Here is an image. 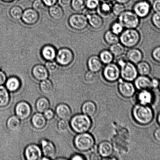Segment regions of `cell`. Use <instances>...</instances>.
<instances>
[{"label": "cell", "instance_id": "obj_15", "mask_svg": "<svg viewBox=\"0 0 160 160\" xmlns=\"http://www.w3.org/2000/svg\"><path fill=\"white\" fill-rule=\"evenodd\" d=\"M87 66L88 70L97 74L102 70L103 64L98 55H92L87 59Z\"/></svg>", "mask_w": 160, "mask_h": 160}, {"label": "cell", "instance_id": "obj_58", "mask_svg": "<svg viewBox=\"0 0 160 160\" xmlns=\"http://www.w3.org/2000/svg\"><path fill=\"white\" fill-rule=\"evenodd\" d=\"M101 2H109L113 3L115 0H100Z\"/></svg>", "mask_w": 160, "mask_h": 160}, {"label": "cell", "instance_id": "obj_12", "mask_svg": "<svg viewBox=\"0 0 160 160\" xmlns=\"http://www.w3.org/2000/svg\"><path fill=\"white\" fill-rule=\"evenodd\" d=\"M56 58L59 65L62 66H67L73 62L74 55L73 51L69 48H62L58 51Z\"/></svg>", "mask_w": 160, "mask_h": 160}, {"label": "cell", "instance_id": "obj_8", "mask_svg": "<svg viewBox=\"0 0 160 160\" xmlns=\"http://www.w3.org/2000/svg\"><path fill=\"white\" fill-rule=\"evenodd\" d=\"M69 23L72 29L78 31L85 30L89 26L87 17L84 13L73 14L69 18Z\"/></svg>", "mask_w": 160, "mask_h": 160}, {"label": "cell", "instance_id": "obj_51", "mask_svg": "<svg viewBox=\"0 0 160 160\" xmlns=\"http://www.w3.org/2000/svg\"><path fill=\"white\" fill-rule=\"evenodd\" d=\"M58 2L61 7L66 8L70 6L71 0H58Z\"/></svg>", "mask_w": 160, "mask_h": 160}, {"label": "cell", "instance_id": "obj_19", "mask_svg": "<svg viewBox=\"0 0 160 160\" xmlns=\"http://www.w3.org/2000/svg\"><path fill=\"white\" fill-rule=\"evenodd\" d=\"M114 148L112 144L108 141H103L99 144L98 147V154L101 157L106 158L111 157L113 153Z\"/></svg>", "mask_w": 160, "mask_h": 160}, {"label": "cell", "instance_id": "obj_24", "mask_svg": "<svg viewBox=\"0 0 160 160\" xmlns=\"http://www.w3.org/2000/svg\"><path fill=\"white\" fill-rule=\"evenodd\" d=\"M41 144L42 152L45 157L50 159L55 156L56 148L51 142L44 140L42 141Z\"/></svg>", "mask_w": 160, "mask_h": 160}, {"label": "cell", "instance_id": "obj_33", "mask_svg": "<svg viewBox=\"0 0 160 160\" xmlns=\"http://www.w3.org/2000/svg\"><path fill=\"white\" fill-rule=\"evenodd\" d=\"M21 125L20 119L17 116H12L8 119L7 126L11 131H16L19 129Z\"/></svg>", "mask_w": 160, "mask_h": 160}, {"label": "cell", "instance_id": "obj_35", "mask_svg": "<svg viewBox=\"0 0 160 160\" xmlns=\"http://www.w3.org/2000/svg\"><path fill=\"white\" fill-rule=\"evenodd\" d=\"M36 109L39 112H44L49 109L50 103L46 98L42 97L39 98L36 102Z\"/></svg>", "mask_w": 160, "mask_h": 160}, {"label": "cell", "instance_id": "obj_21", "mask_svg": "<svg viewBox=\"0 0 160 160\" xmlns=\"http://www.w3.org/2000/svg\"><path fill=\"white\" fill-rule=\"evenodd\" d=\"M49 72L46 67L41 65H37L33 68L32 74L36 79L39 81H43L48 79Z\"/></svg>", "mask_w": 160, "mask_h": 160}, {"label": "cell", "instance_id": "obj_13", "mask_svg": "<svg viewBox=\"0 0 160 160\" xmlns=\"http://www.w3.org/2000/svg\"><path fill=\"white\" fill-rule=\"evenodd\" d=\"M136 95V101L139 104L150 106L154 101V95L151 89L139 90Z\"/></svg>", "mask_w": 160, "mask_h": 160}, {"label": "cell", "instance_id": "obj_34", "mask_svg": "<svg viewBox=\"0 0 160 160\" xmlns=\"http://www.w3.org/2000/svg\"><path fill=\"white\" fill-rule=\"evenodd\" d=\"M86 0H71L70 6L74 11L78 13H83L86 10Z\"/></svg>", "mask_w": 160, "mask_h": 160}, {"label": "cell", "instance_id": "obj_25", "mask_svg": "<svg viewBox=\"0 0 160 160\" xmlns=\"http://www.w3.org/2000/svg\"><path fill=\"white\" fill-rule=\"evenodd\" d=\"M56 113L62 120H68L72 116L71 109L66 104H60L56 108Z\"/></svg>", "mask_w": 160, "mask_h": 160}, {"label": "cell", "instance_id": "obj_27", "mask_svg": "<svg viewBox=\"0 0 160 160\" xmlns=\"http://www.w3.org/2000/svg\"><path fill=\"white\" fill-rule=\"evenodd\" d=\"M136 66L139 75L149 76L151 74L152 67L149 62L142 60Z\"/></svg>", "mask_w": 160, "mask_h": 160}, {"label": "cell", "instance_id": "obj_60", "mask_svg": "<svg viewBox=\"0 0 160 160\" xmlns=\"http://www.w3.org/2000/svg\"><path fill=\"white\" fill-rule=\"evenodd\" d=\"M1 1L4 2H11L14 1V0H1Z\"/></svg>", "mask_w": 160, "mask_h": 160}, {"label": "cell", "instance_id": "obj_10", "mask_svg": "<svg viewBox=\"0 0 160 160\" xmlns=\"http://www.w3.org/2000/svg\"><path fill=\"white\" fill-rule=\"evenodd\" d=\"M117 89L119 93L124 98H129L134 96L136 94V89L132 82L119 80Z\"/></svg>", "mask_w": 160, "mask_h": 160}, {"label": "cell", "instance_id": "obj_22", "mask_svg": "<svg viewBox=\"0 0 160 160\" xmlns=\"http://www.w3.org/2000/svg\"><path fill=\"white\" fill-rule=\"evenodd\" d=\"M98 108L95 102L91 100L85 102L81 106L82 113L92 118L96 114Z\"/></svg>", "mask_w": 160, "mask_h": 160}, {"label": "cell", "instance_id": "obj_18", "mask_svg": "<svg viewBox=\"0 0 160 160\" xmlns=\"http://www.w3.org/2000/svg\"><path fill=\"white\" fill-rule=\"evenodd\" d=\"M15 112L19 118L21 120H25L30 115L31 107L26 102H20L16 107Z\"/></svg>", "mask_w": 160, "mask_h": 160}, {"label": "cell", "instance_id": "obj_31", "mask_svg": "<svg viewBox=\"0 0 160 160\" xmlns=\"http://www.w3.org/2000/svg\"><path fill=\"white\" fill-rule=\"evenodd\" d=\"M103 40L106 45L111 46L120 42L119 36L116 35L109 29L103 34Z\"/></svg>", "mask_w": 160, "mask_h": 160}, {"label": "cell", "instance_id": "obj_37", "mask_svg": "<svg viewBox=\"0 0 160 160\" xmlns=\"http://www.w3.org/2000/svg\"><path fill=\"white\" fill-rule=\"evenodd\" d=\"M6 86L8 90L10 92H15L18 90L20 87L19 80L15 77H12L7 80Z\"/></svg>", "mask_w": 160, "mask_h": 160}, {"label": "cell", "instance_id": "obj_14", "mask_svg": "<svg viewBox=\"0 0 160 160\" xmlns=\"http://www.w3.org/2000/svg\"><path fill=\"white\" fill-rule=\"evenodd\" d=\"M125 56L128 62L136 65L143 60L144 58L143 52L137 47L128 49Z\"/></svg>", "mask_w": 160, "mask_h": 160}, {"label": "cell", "instance_id": "obj_39", "mask_svg": "<svg viewBox=\"0 0 160 160\" xmlns=\"http://www.w3.org/2000/svg\"><path fill=\"white\" fill-rule=\"evenodd\" d=\"M125 29L123 25L118 21L116 20L112 22L110 26V30L117 36H120Z\"/></svg>", "mask_w": 160, "mask_h": 160}, {"label": "cell", "instance_id": "obj_54", "mask_svg": "<svg viewBox=\"0 0 160 160\" xmlns=\"http://www.w3.org/2000/svg\"><path fill=\"white\" fill-rule=\"evenodd\" d=\"M154 139L157 142H160V128H156L153 132Z\"/></svg>", "mask_w": 160, "mask_h": 160}, {"label": "cell", "instance_id": "obj_61", "mask_svg": "<svg viewBox=\"0 0 160 160\" xmlns=\"http://www.w3.org/2000/svg\"><path fill=\"white\" fill-rule=\"evenodd\" d=\"M158 88H159V90L160 92V79L159 80V87H158Z\"/></svg>", "mask_w": 160, "mask_h": 160}, {"label": "cell", "instance_id": "obj_36", "mask_svg": "<svg viewBox=\"0 0 160 160\" xmlns=\"http://www.w3.org/2000/svg\"><path fill=\"white\" fill-rule=\"evenodd\" d=\"M9 96L7 89L3 86H0V107H4L8 104Z\"/></svg>", "mask_w": 160, "mask_h": 160}, {"label": "cell", "instance_id": "obj_23", "mask_svg": "<svg viewBox=\"0 0 160 160\" xmlns=\"http://www.w3.org/2000/svg\"><path fill=\"white\" fill-rule=\"evenodd\" d=\"M112 2H101L96 12L103 18H107L112 14Z\"/></svg>", "mask_w": 160, "mask_h": 160}, {"label": "cell", "instance_id": "obj_41", "mask_svg": "<svg viewBox=\"0 0 160 160\" xmlns=\"http://www.w3.org/2000/svg\"><path fill=\"white\" fill-rule=\"evenodd\" d=\"M150 16V23L152 27L154 29L160 31V12H153Z\"/></svg>", "mask_w": 160, "mask_h": 160}, {"label": "cell", "instance_id": "obj_17", "mask_svg": "<svg viewBox=\"0 0 160 160\" xmlns=\"http://www.w3.org/2000/svg\"><path fill=\"white\" fill-rule=\"evenodd\" d=\"M134 82V84L136 89L139 91L152 89L151 78L149 76L138 75Z\"/></svg>", "mask_w": 160, "mask_h": 160}, {"label": "cell", "instance_id": "obj_49", "mask_svg": "<svg viewBox=\"0 0 160 160\" xmlns=\"http://www.w3.org/2000/svg\"><path fill=\"white\" fill-rule=\"evenodd\" d=\"M152 8L153 12H160V0H153Z\"/></svg>", "mask_w": 160, "mask_h": 160}, {"label": "cell", "instance_id": "obj_43", "mask_svg": "<svg viewBox=\"0 0 160 160\" xmlns=\"http://www.w3.org/2000/svg\"><path fill=\"white\" fill-rule=\"evenodd\" d=\"M23 12V9L18 6H13L9 11L11 17L16 20H19L22 18Z\"/></svg>", "mask_w": 160, "mask_h": 160}, {"label": "cell", "instance_id": "obj_57", "mask_svg": "<svg viewBox=\"0 0 160 160\" xmlns=\"http://www.w3.org/2000/svg\"><path fill=\"white\" fill-rule=\"evenodd\" d=\"M131 0H115L116 2L121 3V4H123L126 5L128 3H130Z\"/></svg>", "mask_w": 160, "mask_h": 160}, {"label": "cell", "instance_id": "obj_4", "mask_svg": "<svg viewBox=\"0 0 160 160\" xmlns=\"http://www.w3.org/2000/svg\"><path fill=\"white\" fill-rule=\"evenodd\" d=\"M74 144L77 149L81 152H88L92 149L95 145L94 136L88 132L80 133L75 137Z\"/></svg>", "mask_w": 160, "mask_h": 160}, {"label": "cell", "instance_id": "obj_28", "mask_svg": "<svg viewBox=\"0 0 160 160\" xmlns=\"http://www.w3.org/2000/svg\"><path fill=\"white\" fill-rule=\"evenodd\" d=\"M100 60L103 65L114 62L115 58L110 50L104 49L100 52L98 55Z\"/></svg>", "mask_w": 160, "mask_h": 160}, {"label": "cell", "instance_id": "obj_38", "mask_svg": "<svg viewBox=\"0 0 160 160\" xmlns=\"http://www.w3.org/2000/svg\"><path fill=\"white\" fill-rule=\"evenodd\" d=\"M41 90L44 94L49 95L53 92V85L52 82L49 80L45 79L40 83Z\"/></svg>", "mask_w": 160, "mask_h": 160}, {"label": "cell", "instance_id": "obj_32", "mask_svg": "<svg viewBox=\"0 0 160 160\" xmlns=\"http://www.w3.org/2000/svg\"><path fill=\"white\" fill-rule=\"evenodd\" d=\"M126 48L120 43L114 44L110 46L109 50L112 52L115 58H117L124 55L126 51Z\"/></svg>", "mask_w": 160, "mask_h": 160}, {"label": "cell", "instance_id": "obj_45", "mask_svg": "<svg viewBox=\"0 0 160 160\" xmlns=\"http://www.w3.org/2000/svg\"><path fill=\"white\" fill-rule=\"evenodd\" d=\"M46 7L42 0H35L33 3V9L38 12H44L46 9Z\"/></svg>", "mask_w": 160, "mask_h": 160}, {"label": "cell", "instance_id": "obj_9", "mask_svg": "<svg viewBox=\"0 0 160 160\" xmlns=\"http://www.w3.org/2000/svg\"><path fill=\"white\" fill-rule=\"evenodd\" d=\"M120 68L121 78L125 81L132 82L139 75L136 65L128 61Z\"/></svg>", "mask_w": 160, "mask_h": 160}, {"label": "cell", "instance_id": "obj_26", "mask_svg": "<svg viewBox=\"0 0 160 160\" xmlns=\"http://www.w3.org/2000/svg\"><path fill=\"white\" fill-rule=\"evenodd\" d=\"M56 54L55 48L51 45H45L42 48L41 55L43 59L47 62L54 61L56 58Z\"/></svg>", "mask_w": 160, "mask_h": 160}, {"label": "cell", "instance_id": "obj_44", "mask_svg": "<svg viewBox=\"0 0 160 160\" xmlns=\"http://www.w3.org/2000/svg\"><path fill=\"white\" fill-rule=\"evenodd\" d=\"M150 56L153 62L160 63V45L153 47Z\"/></svg>", "mask_w": 160, "mask_h": 160}, {"label": "cell", "instance_id": "obj_7", "mask_svg": "<svg viewBox=\"0 0 160 160\" xmlns=\"http://www.w3.org/2000/svg\"><path fill=\"white\" fill-rule=\"evenodd\" d=\"M101 71L103 79L107 82H115L120 79V69L115 62L105 65Z\"/></svg>", "mask_w": 160, "mask_h": 160}, {"label": "cell", "instance_id": "obj_1", "mask_svg": "<svg viewBox=\"0 0 160 160\" xmlns=\"http://www.w3.org/2000/svg\"><path fill=\"white\" fill-rule=\"evenodd\" d=\"M133 118L139 124L146 125L153 121L154 113L150 106L136 103L132 111Z\"/></svg>", "mask_w": 160, "mask_h": 160}, {"label": "cell", "instance_id": "obj_5", "mask_svg": "<svg viewBox=\"0 0 160 160\" xmlns=\"http://www.w3.org/2000/svg\"><path fill=\"white\" fill-rule=\"evenodd\" d=\"M117 20L125 29H138L141 23V19L132 10L126 9L117 17Z\"/></svg>", "mask_w": 160, "mask_h": 160}, {"label": "cell", "instance_id": "obj_29", "mask_svg": "<svg viewBox=\"0 0 160 160\" xmlns=\"http://www.w3.org/2000/svg\"><path fill=\"white\" fill-rule=\"evenodd\" d=\"M46 119L41 113H36L32 117L31 122L34 126L37 129H42L46 123Z\"/></svg>", "mask_w": 160, "mask_h": 160}, {"label": "cell", "instance_id": "obj_16", "mask_svg": "<svg viewBox=\"0 0 160 160\" xmlns=\"http://www.w3.org/2000/svg\"><path fill=\"white\" fill-rule=\"evenodd\" d=\"M39 18V12L34 9H28L23 12L22 19L25 24L32 25L38 21Z\"/></svg>", "mask_w": 160, "mask_h": 160}, {"label": "cell", "instance_id": "obj_52", "mask_svg": "<svg viewBox=\"0 0 160 160\" xmlns=\"http://www.w3.org/2000/svg\"><path fill=\"white\" fill-rule=\"evenodd\" d=\"M47 7H51L58 2V0H42Z\"/></svg>", "mask_w": 160, "mask_h": 160}, {"label": "cell", "instance_id": "obj_55", "mask_svg": "<svg viewBox=\"0 0 160 160\" xmlns=\"http://www.w3.org/2000/svg\"><path fill=\"white\" fill-rule=\"evenodd\" d=\"M6 80V76L4 72L0 71V86L4 84Z\"/></svg>", "mask_w": 160, "mask_h": 160}, {"label": "cell", "instance_id": "obj_11", "mask_svg": "<svg viewBox=\"0 0 160 160\" xmlns=\"http://www.w3.org/2000/svg\"><path fill=\"white\" fill-rule=\"evenodd\" d=\"M83 13L87 16L89 26L91 29L98 31L104 26V18L96 12H89L85 10Z\"/></svg>", "mask_w": 160, "mask_h": 160}, {"label": "cell", "instance_id": "obj_48", "mask_svg": "<svg viewBox=\"0 0 160 160\" xmlns=\"http://www.w3.org/2000/svg\"><path fill=\"white\" fill-rule=\"evenodd\" d=\"M57 127L58 129L61 132H65L69 129V123L68 121L62 120L58 122Z\"/></svg>", "mask_w": 160, "mask_h": 160}, {"label": "cell", "instance_id": "obj_50", "mask_svg": "<svg viewBox=\"0 0 160 160\" xmlns=\"http://www.w3.org/2000/svg\"><path fill=\"white\" fill-rule=\"evenodd\" d=\"M44 113V115L47 120H51L54 118V113L51 109H48Z\"/></svg>", "mask_w": 160, "mask_h": 160}, {"label": "cell", "instance_id": "obj_59", "mask_svg": "<svg viewBox=\"0 0 160 160\" xmlns=\"http://www.w3.org/2000/svg\"><path fill=\"white\" fill-rule=\"evenodd\" d=\"M157 121L158 124H159L160 126V112L158 114L157 118Z\"/></svg>", "mask_w": 160, "mask_h": 160}, {"label": "cell", "instance_id": "obj_6", "mask_svg": "<svg viewBox=\"0 0 160 160\" xmlns=\"http://www.w3.org/2000/svg\"><path fill=\"white\" fill-rule=\"evenodd\" d=\"M153 0H137L133 4L132 10L141 19L148 18L153 12Z\"/></svg>", "mask_w": 160, "mask_h": 160}, {"label": "cell", "instance_id": "obj_3", "mask_svg": "<svg viewBox=\"0 0 160 160\" xmlns=\"http://www.w3.org/2000/svg\"><path fill=\"white\" fill-rule=\"evenodd\" d=\"M70 126L75 132L80 134L89 132L92 126L91 118L84 114H76L72 118Z\"/></svg>", "mask_w": 160, "mask_h": 160}, {"label": "cell", "instance_id": "obj_20", "mask_svg": "<svg viewBox=\"0 0 160 160\" xmlns=\"http://www.w3.org/2000/svg\"><path fill=\"white\" fill-rule=\"evenodd\" d=\"M41 156V150L37 145H29L25 149V156L28 160L40 159Z\"/></svg>", "mask_w": 160, "mask_h": 160}, {"label": "cell", "instance_id": "obj_2", "mask_svg": "<svg viewBox=\"0 0 160 160\" xmlns=\"http://www.w3.org/2000/svg\"><path fill=\"white\" fill-rule=\"evenodd\" d=\"M120 42L126 48H136L142 41V36L137 29H125L119 36Z\"/></svg>", "mask_w": 160, "mask_h": 160}, {"label": "cell", "instance_id": "obj_56", "mask_svg": "<svg viewBox=\"0 0 160 160\" xmlns=\"http://www.w3.org/2000/svg\"><path fill=\"white\" fill-rule=\"evenodd\" d=\"M71 159L73 160H83L85 159V158L82 155L76 154L72 157Z\"/></svg>", "mask_w": 160, "mask_h": 160}, {"label": "cell", "instance_id": "obj_47", "mask_svg": "<svg viewBox=\"0 0 160 160\" xmlns=\"http://www.w3.org/2000/svg\"><path fill=\"white\" fill-rule=\"evenodd\" d=\"M96 78V73L89 71L86 72L85 73L84 79L85 81L87 83H91L94 82Z\"/></svg>", "mask_w": 160, "mask_h": 160}, {"label": "cell", "instance_id": "obj_40", "mask_svg": "<svg viewBox=\"0 0 160 160\" xmlns=\"http://www.w3.org/2000/svg\"><path fill=\"white\" fill-rule=\"evenodd\" d=\"M125 5L117 2H114L112 4V14L116 17H118L126 10Z\"/></svg>", "mask_w": 160, "mask_h": 160}, {"label": "cell", "instance_id": "obj_53", "mask_svg": "<svg viewBox=\"0 0 160 160\" xmlns=\"http://www.w3.org/2000/svg\"><path fill=\"white\" fill-rule=\"evenodd\" d=\"M152 88H158L159 85V80L158 78H151Z\"/></svg>", "mask_w": 160, "mask_h": 160}, {"label": "cell", "instance_id": "obj_46", "mask_svg": "<svg viewBox=\"0 0 160 160\" xmlns=\"http://www.w3.org/2000/svg\"><path fill=\"white\" fill-rule=\"evenodd\" d=\"M45 67L48 72L53 73L57 71L59 69V64L54 61H48L45 64Z\"/></svg>", "mask_w": 160, "mask_h": 160}, {"label": "cell", "instance_id": "obj_30", "mask_svg": "<svg viewBox=\"0 0 160 160\" xmlns=\"http://www.w3.org/2000/svg\"><path fill=\"white\" fill-rule=\"evenodd\" d=\"M49 12L50 16L54 20H60L64 16L63 10L61 6L55 4L50 7Z\"/></svg>", "mask_w": 160, "mask_h": 160}, {"label": "cell", "instance_id": "obj_42", "mask_svg": "<svg viewBox=\"0 0 160 160\" xmlns=\"http://www.w3.org/2000/svg\"><path fill=\"white\" fill-rule=\"evenodd\" d=\"M100 3V0H86L85 10L89 12H96Z\"/></svg>", "mask_w": 160, "mask_h": 160}]
</instances>
